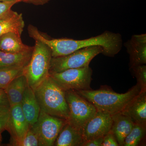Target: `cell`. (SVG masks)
<instances>
[{
    "label": "cell",
    "mask_w": 146,
    "mask_h": 146,
    "mask_svg": "<svg viewBox=\"0 0 146 146\" xmlns=\"http://www.w3.org/2000/svg\"><path fill=\"white\" fill-rule=\"evenodd\" d=\"M31 36L46 45L51 51L52 57L64 56L80 49L94 46L101 47L102 54L112 57L120 52L123 46L121 35L107 31L97 36L79 40L68 38L48 39L36 29L32 31Z\"/></svg>",
    "instance_id": "1"
},
{
    "label": "cell",
    "mask_w": 146,
    "mask_h": 146,
    "mask_svg": "<svg viewBox=\"0 0 146 146\" xmlns=\"http://www.w3.org/2000/svg\"><path fill=\"white\" fill-rule=\"evenodd\" d=\"M75 91L91 103L97 111L112 116L122 112L131 101L141 92V89L137 84L124 94H119L106 89Z\"/></svg>",
    "instance_id": "2"
},
{
    "label": "cell",
    "mask_w": 146,
    "mask_h": 146,
    "mask_svg": "<svg viewBox=\"0 0 146 146\" xmlns=\"http://www.w3.org/2000/svg\"><path fill=\"white\" fill-rule=\"evenodd\" d=\"M33 91L41 110L68 121L69 110L65 91L50 76Z\"/></svg>",
    "instance_id": "3"
},
{
    "label": "cell",
    "mask_w": 146,
    "mask_h": 146,
    "mask_svg": "<svg viewBox=\"0 0 146 146\" xmlns=\"http://www.w3.org/2000/svg\"><path fill=\"white\" fill-rule=\"evenodd\" d=\"M35 41L31 58L25 67L23 73L28 86L33 90L49 76L52 58L51 51L46 45L38 40Z\"/></svg>",
    "instance_id": "4"
},
{
    "label": "cell",
    "mask_w": 146,
    "mask_h": 146,
    "mask_svg": "<svg viewBox=\"0 0 146 146\" xmlns=\"http://www.w3.org/2000/svg\"><path fill=\"white\" fill-rule=\"evenodd\" d=\"M65 96L69 110L67 122L82 134L84 127L96 113V108L75 91H65Z\"/></svg>",
    "instance_id": "5"
},
{
    "label": "cell",
    "mask_w": 146,
    "mask_h": 146,
    "mask_svg": "<svg viewBox=\"0 0 146 146\" xmlns=\"http://www.w3.org/2000/svg\"><path fill=\"white\" fill-rule=\"evenodd\" d=\"M102 52L101 47L94 46L80 49L64 56L52 57L49 74L60 72L68 69L88 67L93 58L102 54Z\"/></svg>",
    "instance_id": "6"
},
{
    "label": "cell",
    "mask_w": 146,
    "mask_h": 146,
    "mask_svg": "<svg viewBox=\"0 0 146 146\" xmlns=\"http://www.w3.org/2000/svg\"><path fill=\"white\" fill-rule=\"evenodd\" d=\"M93 70L89 66L50 73L49 76L64 91L91 90Z\"/></svg>",
    "instance_id": "7"
},
{
    "label": "cell",
    "mask_w": 146,
    "mask_h": 146,
    "mask_svg": "<svg viewBox=\"0 0 146 146\" xmlns=\"http://www.w3.org/2000/svg\"><path fill=\"white\" fill-rule=\"evenodd\" d=\"M67 122L65 120L48 115L40 110L37 121L30 127L38 136L40 146H52Z\"/></svg>",
    "instance_id": "8"
},
{
    "label": "cell",
    "mask_w": 146,
    "mask_h": 146,
    "mask_svg": "<svg viewBox=\"0 0 146 146\" xmlns=\"http://www.w3.org/2000/svg\"><path fill=\"white\" fill-rule=\"evenodd\" d=\"M112 123L111 115L97 111L84 127L82 136L84 142L104 137L111 130Z\"/></svg>",
    "instance_id": "9"
},
{
    "label": "cell",
    "mask_w": 146,
    "mask_h": 146,
    "mask_svg": "<svg viewBox=\"0 0 146 146\" xmlns=\"http://www.w3.org/2000/svg\"><path fill=\"white\" fill-rule=\"evenodd\" d=\"M30 126L25 117L21 104L10 107V115L7 130L11 136V145L21 141L27 132Z\"/></svg>",
    "instance_id": "10"
},
{
    "label": "cell",
    "mask_w": 146,
    "mask_h": 146,
    "mask_svg": "<svg viewBox=\"0 0 146 146\" xmlns=\"http://www.w3.org/2000/svg\"><path fill=\"white\" fill-rule=\"evenodd\" d=\"M129 54L130 68L146 63V34L134 35L124 44Z\"/></svg>",
    "instance_id": "11"
},
{
    "label": "cell",
    "mask_w": 146,
    "mask_h": 146,
    "mask_svg": "<svg viewBox=\"0 0 146 146\" xmlns=\"http://www.w3.org/2000/svg\"><path fill=\"white\" fill-rule=\"evenodd\" d=\"M121 113L129 117L135 123L146 125V92H140Z\"/></svg>",
    "instance_id": "12"
},
{
    "label": "cell",
    "mask_w": 146,
    "mask_h": 146,
    "mask_svg": "<svg viewBox=\"0 0 146 146\" xmlns=\"http://www.w3.org/2000/svg\"><path fill=\"white\" fill-rule=\"evenodd\" d=\"M21 108L30 127L38 119L40 108L33 89L27 86L21 103Z\"/></svg>",
    "instance_id": "13"
},
{
    "label": "cell",
    "mask_w": 146,
    "mask_h": 146,
    "mask_svg": "<svg viewBox=\"0 0 146 146\" xmlns=\"http://www.w3.org/2000/svg\"><path fill=\"white\" fill-rule=\"evenodd\" d=\"M111 116L112 123L110 130L114 134L119 146H123L125 139L131 131L135 123L121 112Z\"/></svg>",
    "instance_id": "14"
},
{
    "label": "cell",
    "mask_w": 146,
    "mask_h": 146,
    "mask_svg": "<svg viewBox=\"0 0 146 146\" xmlns=\"http://www.w3.org/2000/svg\"><path fill=\"white\" fill-rule=\"evenodd\" d=\"M84 142L82 133L67 122L58 134L54 146H82Z\"/></svg>",
    "instance_id": "15"
},
{
    "label": "cell",
    "mask_w": 146,
    "mask_h": 146,
    "mask_svg": "<svg viewBox=\"0 0 146 146\" xmlns=\"http://www.w3.org/2000/svg\"><path fill=\"white\" fill-rule=\"evenodd\" d=\"M25 26L22 13L11 10L7 16L0 20V36L9 32L21 36Z\"/></svg>",
    "instance_id": "16"
},
{
    "label": "cell",
    "mask_w": 146,
    "mask_h": 146,
    "mask_svg": "<svg viewBox=\"0 0 146 146\" xmlns=\"http://www.w3.org/2000/svg\"><path fill=\"white\" fill-rule=\"evenodd\" d=\"M33 47L25 44L21 36L15 33L9 32L0 36V50L5 52L18 53L33 50Z\"/></svg>",
    "instance_id": "17"
},
{
    "label": "cell",
    "mask_w": 146,
    "mask_h": 146,
    "mask_svg": "<svg viewBox=\"0 0 146 146\" xmlns=\"http://www.w3.org/2000/svg\"><path fill=\"white\" fill-rule=\"evenodd\" d=\"M26 78L24 75L14 79L4 89L10 107L21 104L27 86Z\"/></svg>",
    "instance_id": "18"
},
{
    "label": "cell",
    "mask_w": 146,
    "mask_h": 146,
    "mask_svg": "<svg viewBox=\"0 0 146 146\" xmlns=\"http://www.w3.org/2000/svg\"><path fill=\"white\" fill-rule=\"evenodd\" d=\"M33 49L18 53L0 50V67H25L30 60Z\"/></svg>",
    "instance_id": "19"
},
{
    "label": "cell",
    "mask_w": 146,
    "mask_h": 146,
    "mask_svg": "<svg viewBox=\"0 0 146 146\" xmlns=\"http://www.w3.org/2000/svg\"><path fill=\"white\" fill-rule=\"evenodd\" d=\"M25 67H0V89H5L14 79L23 75Z\"/></svg>",
    "instance_id": "20"
},
{
    "label": "cell",
    "mask_w": 146,
    "mask_h": 146,
    "mask_svg": "<svg viewBox=\"0 0 146 146\" xmlns=\"http://www.w3.org/2000/svg\"><path fill=\"white\" fill-rule=\"evenodd\" d=\"M146 125L139 123H134L133 128L124 141L123 146H137L146 136Z\"/></svg>",
    "instance_id": "21"
},
{
    "label": "cell",
    "mask_w": 146,
    "mask_h": 146,
    "mask_svg": "<svg viewBox=\"0 0 146 146\" xmlns=\"http://www.w3.org/2000/svg\"><path fill=\"white\" fill-rule=\"evenodd\" d=\"M137 79V84L140 86L141 92H146V66L142 65L130 68Z\"/></svg>",
    "instance_id": "22"
},
{
    "label": "cell",
    "mask_w": 146,
    "mask_h": 146,
    "mask_svg": "<svg viewBox=\"0 0 146 146\" xmlns=\"http://www.w3.org/2000/svg\"><path fill=\"white\" fill-rule=\"evenodd\" d=\"M13 146H40V145L38 136L30 127L23 138Z\"/></svg>",
    "instance_id": "23"
},
{
    "label": "cell",
    "mask_w": 146,
    "mask_h": 146,
    "mask_svg": "<svg viewBox=\"0 0 146 146\" xmlns=\"http://www.w3.org/2000/svg\"><path fill=\"white\" fill-rule=\"evenodd\" d=\"M10 107L0 106V132L7 130L9 115Z\"/></svg>",
    "instance_id": "24"
},
{
    "label": "cell",
    "mask_w": 146,
    "mask_h": 146,
    "mask_svg": "<svg viewBox=\"0 0 146 146\" xmlns=\"http://www.w3.org/2000/svg\"><path fill=\"white\" fill-rule=\"evenodd\" d=\"M18 3L16 1L6 2L0 1V20L10 13L11 7Z\"/></svg>",
    "instance_id": "25"
},
{
    "label": "cell",
    "mask_w": 146,
    "mask_h": 146,
    "mask_svg": "<svg viewBox=\"0 0 146 146\" xmlns=\"http://www.w3.org/2000/svg\"><path fill=\"white\" fill-rule=\"evenodd\" d=\"M119 144L111 130L104 137L102 146H118Z\"/></svg>",
    "instance_id": "26"
},
{
    "label": "cell",
    "mask_w": 146,
    "mask_h": 146,
    "mask_svg": "<svg viewBox=\"0 0 146 146\" xmlns=\"http://www.w3.org/2000/svg\"><path fill=\"white\" fill-rule=\"evenodd\" d=\"M104 137L95 138L84 141L82 146H102Z\"/></svg>",
    "instance_id": "27"
},
{
    "label": "cell",
    "mask_w": 146,
    "mask_h": 146,
    "mask_svg": "<svg viewBox=\"0 0 146 146\" xmlns=\"http://www.w3.org/2000/svg\"><path fill=\"white\" fill-rule=\"evenodd\" d=\"M0 106L10 107L4 89H0Z\"/></svg>",
    "instance_id": "28"
},
{
    "label": "cell",
    "mask_w": 146,
    "mask_h": 146,
    "mask_svg": "<svg viewBox=\"0 0 146 146\" xmlns=\"http://www.w3.org/2000/svg\"><path fill=\"white\" fill-rule=\"evenodd\" d=\"M50 0H19V2L27 3L35 5H43L48 3Z\"/></svg>",
    "instance_id": "29"
},
{
    "label": "cell",
    "mask_w": 146,
    "mask_h": 146,
    "mask_svg": "<svg viewBox=\"0 0 146 146\" xmlns=\"http://www.w3.org/2000/svg\"><path fill=\"white\" fill-rule=\"evenodd\" d=\"M0 1L6 2L16 1L18 3H19V0H0Z\"/></svg>",
    "instance_id": "30"
},
{
    "label": "cell",
    "mask_w": 146,
    "mask_h": 146,
    "mask_svg": "<svg viewBox=\"0 0 146 146\" xmlns=\"http://www.w3.org/2000/svg\"><path fill=\"white\" fill-rule=\"evenodd\" d=\"M1 133L0 132V143H1Z\"/></svg>",
    "instance_id": "31"
}]
</instances>
